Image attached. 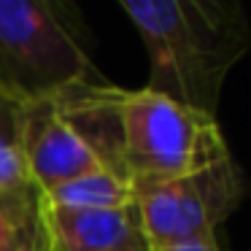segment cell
<instances>
[{"mask_svg": "<svg viewBox=\"0 0 251 251\" xmlns=\"http://www.w3.org/2000/svg\"><path fill=\"white\" fill-rule=\"evenodd\" d=\"M57 103L100 165L130 186L178 178L229 157L216 116L146 87L95 81L57 95Z\"/></svg>", "mask_w": 251, "mask_h": 251, "instance_id": "obj_1", "label": "cell"}, {"mask_svg": "<svg viewBox=\"0 0 251 251\" xmlns=\"http://www.w3.org/2000/svg\"><path fill=\"white\" fill-rule=\"evenodd\" d=\"M149 51L146 89L216 116L224 78L249 51L238 0H119Z\"/></svg>", "mask_w": 251, "mask_h": 251, "instance_id": "obj_2", "label": "cell"}, {"mask_svg": "<svg viewBox=\"0 0 251 251\" xmlns=\"http://www.w3.org/2000/svg\"><path fill=\"white\" fill-rule=\"evenodd\" d=\"M95 81L103 76L92 68L71 3L0 0V92L27 105Z\"/></svg>", "mask_w": 251, "mask_h": 251, "instance_id": "obj_3", "label": "cell"}, {"mask_svg": "<svg viewBox=\"0 0 251 251\" xmlns=\"http://www.w3.org/2000/svg\"><path fill=\"white\" fill-rule=\"evenodd\" d=\"M243 195V170L229 154L195 173L132 186V205L143 240L151 249H168L216 235L219 224L238 211Z\"/></svg>", "mask_w": 251, "mask_h": 251, "instance_id": "obj_4", "label": "cell"}, {"mask_svg": "<svg viewBox=\"0 0 251 251\" xmlns=\"http://www.w3.org/2000/svg\"><path fill=\"white\" fill-rule=\"evenodd\" d=\"M22 151L30 181L38 195L103 168L87 141L65 119L57 98L25 105Z\"/></svg>", "mask_w": 251, "mask_h": 251, "instance_id": "obj_5", "label": "cell"}, {"mask_svg": "<svg viewBox=\"0 0 251 251\" xmlns=\"http://www.w3.org/2000/svg\"><path fill=\"white\" fill-rule=\"evenodd\" d=\"M38 232L46 251H119L146 243L135 205L89 211L51 205L38 197Z\"/></svg>", "mask_w": 251, "mask_h": 251, "instance_id": "obj_6", "label": "cell"}, {"mask_svg": "<svg viewBox=\"0 0 251 251\" xmlns=\"http://www.w3.org/2000/svg\"><path fill=\"white\" fill-rule=\"evenodd\" d=\"M25 103L0 92V195L17 202H38V189L33 186L22 151Z\"/></svg>", "mask_w": 251, "mask_h": 251, "instance_id": "obj_7", "label": "cell"}, {"mask_svg": "<svg viewBox=\"0 0 251 251\" xmlns=\"http://www.w3.org/2000/svg\"><path fill=\"white\" fill-rule=\"evenodd\" d=\"M41 200L62 208H89V211H111V208L132 205V186L108 168L92 170L87 176L71 178L65 184L41 192Z\"/></svg>", "mask_w": 251, "mask_h": 251, "instance_id": "obj_8", "label": "cell"}, {"mask_svg": "<svg viewBox=\"0 0 251 251\" xmlns=\"http://www.w3.org/2000/svg\"><path fill=\"white\" fill-rule=\"evenodd\" d=\"M38 202H17L0 195V251H35Z\"/></svg>", "mask_w": 251, "mask_h": 251, "instance_id": "obj_9", "label": "cell"}, {"mask_svg": "<svg viewBox=\"0 0 251 251\" xmlns=\"http://www.w3.org/2000/svg\"><path fill=\"white\" fill-rule=\"evenodd\" d=\"M151 251H222V249H219L216 235H208V238L192 240V243H178V246H168V249H151Z\"/></svg>", "mask_w": 251, "mask_h": 251, "instance_id": "obj_10", "label": "cell"}, {"mask_svg": "<svg viewBox=\"0 0 251 251\" xmlns=\"http://www.w3.org/2000/svg\"><path fill=\"white\" fill-rule=\"evenodd\" d=\"M119 251H151L149 243H138V246H130V249H119Z\"/></svg>", "mask_w": 251, "mask_h": 251, "instance_id": "obj_11", "label": "cell"}, {"mask_svg": "<svg viewBox=\"0 0 251 251\" xmlns=\"http://www.w3.org/2000/svg\"><path fill=\"white\" fill-rule=\"evenodd\" d=\"M35 251H46L44 246H41V232H38V246H35Z\"/></svg>", "mask_w": 251, "mask_h": 251, "instance_id": "obj_12", "label": "cell"}]
</instances>
